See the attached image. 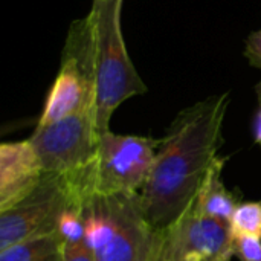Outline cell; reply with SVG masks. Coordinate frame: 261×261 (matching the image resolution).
Wrapping results in <instances>:
<instances>
[{
  "label": "cell",
  "instance_id": "11",
  "mask_svg": "<svg viewBox=\"0 0 261 261\" xmlns=\"http://www.w3.org/2000/svg\"><path fill=\"white\" fill-rule=\"evenodd\" d=\"M63 249V242L58 234L23 242L0 251V261H46Z\"/></svg>",
  "mask_w": 261,
  "mask_h": 261
},
{
  "label": "cell",
  "instance_id": "3",
  "mask_svg": "<svg viewBox=\"0 0 261 261\" xmlns=\"http://www.w3.org/2000/svg\"><path fill=\"white\" fill-rule=\"evenodd\" d=\"M124 0H93L95 26V125L98 135L109 132L113 112L128 98L148 89L132 63L121 29Z\"/></svg>",
  "mask_w": 261,
  "mask_h": 261
},
{
  "label": "cell",
  "instance_id": "9",
  "mask_svg": "<svg viewBox=\"0 0 261 261\" xmlns=\"http://www.w3.org/2000/svg\"><path fill=\"white\" fill-rule=\"evenodd\" d=\"M44 170L31 141L0 145V213L24 200L41 182Z\"/></svg>",
  "mask_w": 261,
  "mask_h": 261
},
{
  "label": "cell",
  "instance_id": "6",
  "mask_svg": "<svg viewBox=\"0 0 261 261\" xmlns=\"http://www.w3.org/2000/svg\"><path fill=\"white\" fill-rule=\"evenodd\" d=\"M72 205H86L76 184L69 176L44 173L40 185L24 200L0 213V251L55 236L61 214Z\"/></svg>",
  "mask_w": 261,
  "mask_h": 261
},
{
  "label": "cell",
  "instance_id": "4",
  "mask_svg": "<svg viewBox=\"0 0 261 261\" xmlns=\"http://www.w3.org/2000/svg\"><path fill=\"white\" fill-rule=\"evenodd\" d=\"M95 104V26L89 14L73 21L58 75L47 93L37 127H46Z\"/></svg>",
  "mask_w": 261,
  "mask_h": 261
},
{
  "label": "cell",
  "instance_id": "17",
  "mask_svg": "<svg viewBox=\"0 0 261 261\" xmlns=\"http://www.w3.org/2000/svg\"><path fill=\"white\" fill-rule=\"evenodd\" d=\"M255 92L258 98V109L255 112L254 122H252V135H254V142L260 145L261 148V81L255 86Z\"/></svg>",
  "mask_w": 261,
  "mask_h": 261
},
{
  "label": "cell",
  "instance_id": "5",
  "mask_svg": "<svg viewBox=\"0 0 261 261\" xmlns=\"http://www.w3.org/2000/svg\"><path fill=\"white\" fill-rule=\"evenodd\" d=\"M161 139L150 136L99 135L98 150L87 168L89 196L135 194L145 185L153 168Z\"/></svg>",
  "mask_w": 261,
  "mask_h": 261
},
{
  "label": "cell",
  "instance_id": "15",
  "mask_svg": "<svg viewBox=\"0 0 261 261\" xmlns=\"http://www.w3.org/2000/svg\"><path fill=\"white\" fill-rule=\"evenodd\" d=\"M245 55L251 66L261 70V29L252 32L245 43Z\"/></svg>",
  "mask_w": 261,
  "mask_h": 261
},
{
  "label": "cell",
  "instance_id": "1",
  "mask_svg": "<svg viewBox=\"0 0 261 261\" xmlns=\"http://www.w3.org/2000/svg\"><path fill=\"white\" fill-rule=\"evenodd\" d=\"M229 92L184 109L161 139L150 176L139 191L147 220L161 232L197 197L219 159Z\"/></svg>",
  "mask_w": 261,
  "mask_h": 261
},
{
  "label": "cell",
  "instance_id": "13",
  "mask_svg": "<svg viewBox=\"0 0 261 261\" xmlns=\"http://www.w3.org/2000/svg\"><path fill=\"white\" fill-rule=\"evenodd\" d=\"M57 234L61 239L63 245H75L84 242L86 226L83 205H72L61 214Z\"/></svg>",
  "mask_w": 261,
  "mask_h": 261
},
{
  "label": "cell",
  "instance_id": "2",
  "mask_svg": "<svg viewBox=\"0 0 261 261\" xmlns=\"http://www.w3.org/2000/svg\"><path fill=\"white\" fill-rule=\"evenodd\" d=\"M84 226L95 261H158L159 232L147 220L139 193L89 197Z\"/></svg>",
  "mask_w": 261,
  "mask_h": 261
},
{
  "label": "cell",
  "instance_id": "12",
  "mask_svg": "<svg viewBox=\"0 0 261 261\" xmlns=\"http://www.w3.org/2000/svg\"><path fill=\"white\" fill-rule=\"evenodd\" d=\"M232 237H254L261 240V202L240 203L229 222Z\"/></svg>",
  "mask_w": 261,
  "mask_h": 261
},
{
  "label": "cell",
  "instance_id": "18",
  "mask_svg": "<svg viewBox=\"0 0 261 261\" xmlns=\"http://www.w3.org/2000/svg\"><path fill=\"white\" fill-rule=\"evenodd\" d=\"M46 261H63V249L58 251L57 254H54L52 257H49Z\"/></svg>",
  "mask_w": 261,
  "mask_h": 261
},
{
  "label": "cell",
  "instance_id": "7",
  "mask_svg": "<svg viewBox=\"0 0 261 261\" xmlns=\"http://www.w3.org/2000/svg\"><path fill=\"white\" fill-rule=\"evenodd\" d=\"M93 107L46 127H37L29 138L44 173L73 176L87 170L98 150Z\"/></svg>",
  "mask_w": 261,
  "mask_h": 261
},
{
  "label": "cell",
  "instance_id": "14",
  "mask_svg": "<svg viewBox=\"0 0 261 261\" xmlns=\"http://www.w3.org/2000/svg\"><path fill=\"white\" fill-rule=\"evenodd\" d=\"M232 252L239 261H261V240L254 237H232Z\"/></svg>",
  "mask_w": 261,
  "mask_h": 261
},
{
  "label": "cell",
  "instance_id": "10",
  "mask_svg": "<svg viewBox=\"0 0 261 261\" xmlns=\"http://www.w3.org/2000/svg\"><path fill=\"white\" fill-rule=\"evenodd\" d=\"M226 161L228 158L219 156V159L213 164L197 194V203L206 216L229 225L236 208L240 205V200L236 193L228 191L223 184L222 171Z\"/></svg>",
  "mask_w": 261,
  "mask_h": 261
},
{
  "label": "cell",
  "instance_id": "16",
  "mask_svg": "<svg viewBox=\"0 0 261 261\" xmlns=\"http://www.w3.org/2000/svg\"><path fill=\"white\" fill-rule=\"evenodd\" d=\"M63 261H95L92 251L84 242L75 245H63Z\"/></svg>",
  "mask_w": 261,
  "mask_h": 261
},
{
  "label": "cell",
  "instance_id": "19",
  "mask_svg": "<svg viewBox=\"0 0 261 261\" xmlns=\"http://www.w3.org/2000/svg\"><path fill=\"white\" fill-rule=\"evenodd\" d=\"M158 261H161V260H159V258H158Z\"/></svg>",
  "mask_w": 261,
  "mask_h": 261
},
{
  "label": "cell",
  "instance_id": "8",
  "mask_svg": "<svg viewBox=\"0 0 261 261\" xmlns=\"http://www.w3.org/2000/svg\"><path fill=\"white\" fill-rule=\"evenodd\" d=\"M232 257L229 225L206 216L197 197L173 225L159 232L161 261H229Z\"/></svg>",
  "mask_w": 261,
  "mask_h": 261
}]
</instances>
